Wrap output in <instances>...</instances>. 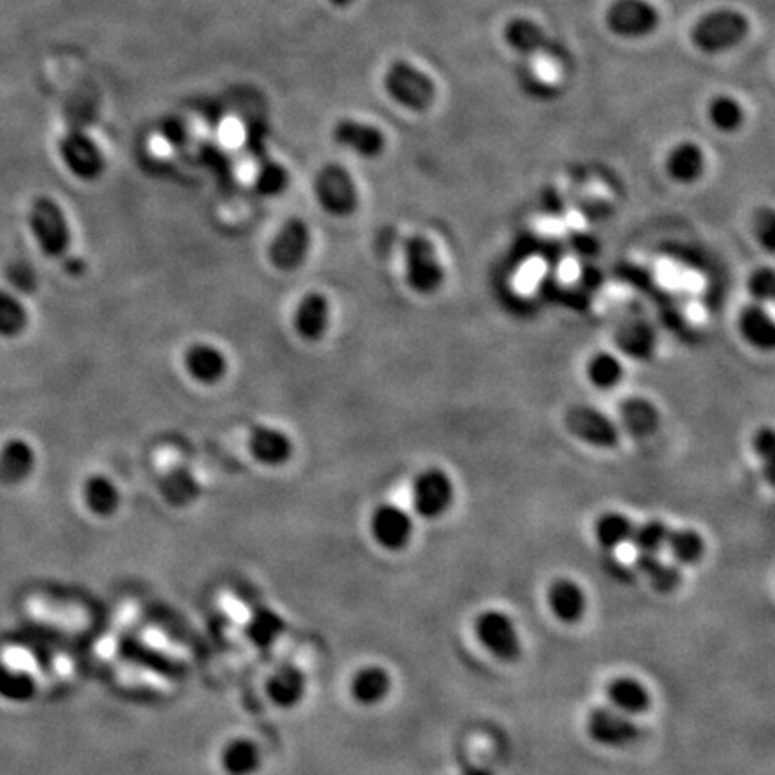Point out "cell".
<instances>
[{
	"mask_svg": "<svg viewBox=\"0 0 775 775\" xmlns=\"http://www.w3.org/2000/svg\"><path fill=\"white\" fill-rule=\"evenodd\" d=\"M460 775H494L488 768L483 767H471L467 768V770H463L462 774Z\"/></svg>",
	"mask_w": 775,
	"mask_h": 775,
	"instance_id": "43",
	"label": "cell"
},
{
	"mask_svg": "<svg viewBox=\"0 0 775 775\" xmlns=\"http://www.w3.org/2000/svg\"><path fill=\"white\" fill-rule=\"evenodd\" d=\"M587 734L598 745L623 749L636 743L643 731L632 716L623 715L614 707H596L587 716Z\"/></svg>",
	"mask_w": 775,
	"mask_h": 775,
	"instance_id": "9",
	"label": "cell"
},
{
	"mask_svg": "<svg viewBox=\"0 0 775 775\" xmlns=\"http://www.w3.org/2000/svg\"><path fill=\"white\" fill-rule=\"evenodd\" d=\"M219 767L225 775H255L262 767V749L248 736H234L219 750Z\"/></svg>",
	"mask_w": 775,
	"mask_h": 775,
	"instance_id": "23",
	"label": "cell"
},
{
	"mask_svg": "<svg viewBox=\"0 0 775 775\" xmlns=\"http://www.w3.org/2000/svg\"><path fill=\"white\" fill-rule=\"evenodd\" d=\"M248 449L255 462L271 469L286 465L295 453V445L289 435L270 426L253 427L248 436Z\"/></svg>",
	"mask_w": 775,
	"mask_h": 775,
	"instance_id": "16",
	"label": "cell"
},
{
	"mask_svg": "<svg viewBox=\"0 0 775 775\" xmlns=\"http://www.w3.org/2000/svg\"><path fill=\"white\" fill-rule=\"evenodd\" d=\"M666 548L670 549L671 557L682 566H695L704 557V539L695 530L680 528L668 535Z\"/></svg>",
	"mask_w": 775,
	"mask_h": 775,
	"instance_id": "31",
	"label": "cell"
},
{
	"mask_svg": "<svg viewBox=\"0 0 775 775\" xmlns=\"http://www.w3.org/2000/svg\"><path fill=\"white\" fill-rule=\"evenodd\" d=\"M6 279H8L11 288L24 293V295H31L38 288V275H36L35 268L24 261H15L13 264H9Z\"/></svg>",
	"mask_w": 775,
	"mask_h": 775,
	"instance_id": "40",
	"label": "cell"
},
{
	"mask_svg": "<svg viewBox=\"0 0 775 775\" xmlns=\"http://www.w3.org/2000/svg\"><path fill=\"white\" fill-rule=\"evenodd\" d=\"M36 456L31 444L22 438H13L0 451V479L6 483H20L31 476Z\"/></svg>",
	"mask_w": 775,
	"mask_h": 775,
	"instance_id": "29",
	"label": "cell"
},
{
	"mask_svg": "<svg viewBox=\"0 0 775 775\" xmlns=\"http://www.w3.org/2000/svg\"><path fill=\"white\" fill-rule=\"evenodd\" d=\"M311 250V230L304 219L291 218L270 244V262L280 271L298 270Z\"/></svg>",
	"mask_w": 775,
	"mask_h": 775,
	"instance_id": "10",
	"label": "cell"
},
{
	"mask_svg": "<svg viewBox=\"0 0 775 775\" xmlns=\"http://www.w3.org/2000/svg\"><path fill=\"white\" fill-rule=\"evenodd\" d=\"M548 603L555 618L566 625L582 621L587 610V598L582 587L569 578H558L549 585Z\"/></svg>",
	"mask_w": 775,
	"mask_h": 775,
	"instance_id": "26",
	"label": "cell"
},
{
	"mask_svg": "<svg viewBox=\"0 0 775 775\" xmlns=\"http://www.w3.org/2000/svg\"><path fill=\"white\" fill-rule=\"evenodd\" d=\"M314 194L327 214L334 218H349L359 207L358 185L349 169L340 164H327L314 180Z\"/></svg>",
	"mask_w": 775,
	"mask_h": 775,
	"instance_id": "5",
	"label": "cell"
},
{
	"mask_svg": "<svg viewBox=\"0 0 775 775\" xmlns=\"http://www.w3.org/2000/svg\"><path fill=\"white\" fill-rule=\"evenodd\" d=\"M564 426L578 442L591 445L594 449H614L621 438L618 422L589 404H575L569 408Z\"/></svg>",
	"mask_w": 775,
	"mask_h": 775,
	"instance_id": "6",
	"label": "cell"
},
{
	"mask_svg": "<svg viewBox=\"0 0 775 775\" xmlns=\"http://www.w3.org/2000/svg\"><path fill=\"white\" fill-rule=\"evenodd\" d=\"M607 697H609L610 707L628 716L643 715L652 704L648 689L632 677H619L612 680L607 688Z\"/></svg>",
	"mask_w": 775,
	"mask_h": 775,
	"instance_id": "28",
	"label": "cell"
},
{
	"mask_svg": "<svg viewBox=\"0 0 775 775\" xmlns=\"http://www.w3.org/2000/svg\"><path fill=\"white\" fill-rule=\"evenodd\" d=\"M747 291L752 302L768 305L774 302L775 297V271L772 266H759L750 271L747 277Z\"/></svg>",
	"mask_w": 775,
	"mask_h": 775,
	"instance_id": "38",
	"label": "cell"
},
{
	"mask_svg": "<svg viewBox=\"0 0 775 775\" xmlns=\"http://www.w3.org/2000/svg\"><path fill=\"white\" fill-rule=\"evenodd\" d=\"M60 155L63 164L79 180L94 182L105 173L103 151L83 131H70L61 139Z\"/></svg>",
	"mask_w": 775,
	"mask_h": 775,
	"instance_id": "11",
	"label": "cell"
},
{
	"mask_svg": "<svg viewBox=\"0 0 775 775\" xmlns=\"http://www.w3.org/2000/svg\"><path fill=\"white\" fill-rule=\"evenodd\" d=\"M289 173L286 167L280 166L277 162H268L259 169L257 178H255V189L261 196H280L282 192L288 189Z\"/></svg>",
	"mask_w": 775,
	"mask_h": 775,
	"instance_id": "37",
	"label": "cell"
},
{
	"mask_svg": "<svg viewBox=\"0 0 775 775\" xmlns=\"http://www.w3.org/2000/svg\"><path fill=\"white\" fill-rule=\"evenodd\" d=\"M749 27V20L740 11L716 9L693 27V42L704 53H723L741 44L749 35Z\"/></svg>",
	"mask_w": 775,
	"mask_h": 775,
	"instance_id": "3",
	"label": "cell"
},
{
	"mask_svg": "<svg viewBox=\"0 0 775 775\" xmlns=\"http://www.w3.org/2000/svg\"><path fill=\"white\" fill-rule=\"evenodd\" d=\"M670 535V528L659 519H650L646 523L634 526L630 542L641 555H657L662 548H666V540Z\"/></svg>",
	"mask_w": 775,
	"mask_h": 775,
	"instance_id": "35",
	"label": "cell"
},
{
	"mask_svg": "<svg viewBox=\"0 0 775 775\" xmlns=\"http://www.w3.org/2000/svg\"><path fill=\"white\" fill-rule=\"evenodd\" d=\"M384 88L397 105L411 112H426L435 103L436 85L410 61H395L384 74Z\"/></svg>",
	"mask_w": 775,
	"mask_h": 775,
	"instance_id": "2",
	"label": "cell"
},
{
	"mask_svg": "<svg viewBox=\"0 0 775 775\" xmlns=\"http://www.w3.org/2000/svg\"><path fill=\"white\" fill-rule=\"evenodd\" d=\"M27 323L26 305L11 291L0 289V338H17L26 331Z\"/></svg>",
	"mask_w": 775,
	"mask_h": 775,
	"instance_id": "32",
	"label": "cell"
},
{
	"mask_svg": "<svg viewBox=\"0 0 775 775\" xmlns=\"http://www.w3.org/2000/svg\"><path fill=\"white\" fill-rule=\"evenodd\" d=\"M506 40L512 49L521 54H546V56H562V51L555 40H551L542 27L537 26L528 18H515L506 26Z\"/></svg>",
	"mask_w": 775,
	"mask_h": 775,
	"instance_id": "24",
	"label": "cell"
},
{
	"mask_svg": "<svg viewBox=\"0 0 775 775\" xmlns=\"http://www.w3.org/2000/svg\"><path fill=\"white\" fill-rule=\"evenodd\" d=\"M392 691V675L379 664L359 668L349 682L352 700L361 707H375L384 702Z\"/></svg>",
	"mask_w": 775,
	"mask_h": 775,
	"instance_id": "20",
	"label": "cell"
},
{
	"mask_svg": "<svg viewBox=\"0 0 775 775\" xmlns=\"http://www.w3.org/2000/svg\"><path fill=\"white\" fill-rule=\"evenodd\" d=\"M707 158L704 149L695 142H680L666 155L664 169L671 182L679 185H693L706 175Z\"/></svg>",
	"mask_w": 775,
	"mask_h": 775,
	"instance_id": "19",
	"label": "cell"
},
{
	"mask_svg": "<svg viewBox=\"0 0 775 775\" xmlns=\"http://www.w3.org/2000/svg\"><path fill=\"white\" fill-rule=\"evenodd\" d=\"M585 379L598 392H612L625 379V365L618 354L598 350L585 361Z\"/></svg>",
	"mask_w": 775,
	"mask_h": 775,
	"instance_id": "27",
	"label": "cell"
},
{
	"mask_svg": "<svg viewBox=\"0 0 775 775\" xmlns=\"http://www.w3.org/2000/svg\"><path fill=\"white\" fill-rule=\"evenodd\" d=\"M329 2H331L332 6H336V8H347L354 0H329Z\"/></svg>",
	"mask_w": 775,
	"mask_h": 775,
	"instance_id": "44",
	"label": "cell"
},
{
	"mask_svg": "<svg viewBox=\"0 0 775 775\" xmlns=\"http://www.w3.org/2000/svg\"><path fill=\"white\" fill-rule=\"evenodd\" d=\"M476 636L490 654L503 662L521 657L523 645L512 618L501 610H485L476 619Z\"/></svg>",
	"mask_w": 775,
	"mask_h": 775,
	"instance_id": "8",
	"label": "cell"
},
{
	"mask_svg": "<svg viewBox=\"0 0 775 775\" xmlns=\"http://www.w3.org/2000/svg\"><path fill=\"white\" fill-rule=\"evenodd\" d=\"M27 223L38 248L47 257H61L69 250V221L58 201L49 196L36 198L29 209Z\"/></svg>",
	"mask_w": 775,
	"mask_h": 775,
	"instance_id": "4",
	"label": "cell"
},
{
	"mask_svg": "<svg viewBox=\"0 0 775 775\" xmlns=\"http://www.w3.org/2000/svg\"><path fill=\"white\" fill-rule=\"evenodd\" d=\"M331 322V302L320 291L307 293L297 305L293 325L304 341L322 340Z\"/></svg>",
	"mask_w": 775,
	"mask_h": 775,
	"instance_id": "18",
	"label": "cell"
},
{
	"mask_svg": "<svg viewBox=\"0 0 775 775\" xmlns=\"http://www.w3.org/2000/svg\"><path fill=\"white\" fill-rule=\"evenodd\" d=\"M307 689V677L295 664H282L277 670L271 671L264 684V693L271 706L280 711H293L302 706L307 697Z\"/></svg>",
	"mask_w": 775,
	"mask_h": 775,
	"instance_id": "14",
	"label": "cell"
},
{
	"mask_svg": "<svg viewBox=\"0 0 775 775\" xmlns=\"http://www.w3.org/2000/svg\"><path fill=\"white\" fill-rule=\"evenodd\" d=\"M370 535L379 548L402 551L413 535L411 515L399 505L383 503L370 515Z\"/></svg>",
	"mask_w": 775,
	"mask_h": 775,
	"instance_id": "12",
	"label": "cell"
},
{
	"mask_svg": "<svg viewBox=\"0 0 775 775\" xmlns=\"http://www.w3.org/2000/svg\"><path fill=\"white\" fill-rule=\"evenodd\" d=\"M453 479L438 467H429L418 472L411 483V503L413 510L422 519L433 521L442 517L453 506Z\"/></svg>",
	"mask_w": 775,
	"mask_h": 775,
	"instance_id": "7",
	"label": "cell"
},
{
	"mask_svg": "<svg viewBox=\"0 0 775 775\" xmlns=\"http://www.w3.org/2000/svg\"><path fill=\"white\" fill-rule=\"evenodd\" d=\"M752 447L754 453L758 456L761 463L765 465V472L770 483H774L775 474V433L770 426L759 427L756 435L752 438Z\"/></svg>",
	"mask_w": 775,
	"mask_h": 775,
	"instance_id": "39",
	"label": "cell"
},
{
	"mask_svg": "<svg viewBox=\"0 0 775 775\" xmlns=\"http://www.w3.org/2000/svg\"><path fill=\"white\" fill-rule=\"evenodd\" d=\"M404 255V280L406 286L418 297H433L444 288L445 268L436 244L424 236L413 234L406 237L402 246Z\"/></svg>",
	"mask_w": 775,
	"mask_h": 775,
	"instance_id": "1",
	"label": "cell"
},
{
	"mask_svg": "<svg viewBox=\"0 0 775 775\" xmlns=\"http://www.w3.org/2000/svg\"><path fill=\"white\" fill-rule=\"evenodd\" d=\"M637 569L648 576L650 584L654 585L659 593H671L682 582V573L677 566H671L659 560L657 555H641L636 560Z\"/></svg>",
	"mask_w": 775,
	"mask_h": 775,
	"instance_id": "30",
	"label": "cell"
},
{
	"mask_svg": "<svg viewBox=\"0 0 775 775\" xmlns=\"http://www.w3.org/2000/svg\"><path fill=\"white\" fill-rule=\"evenodd\" d=\"M83 268H85V264H83L81 259H72L67 270H69L70 275H79V273L83 271Z\"/></svg>",
	"mask_w": 775,
	"mask_h": 775,
	"instance_id": "42",
	"label": "cell"
},
{
	"mask_svg": "<svg viewBox=\"0 0 775 775\" xmlns=\"http://www.w3.org/2000/svg\"><path fill=\"white\" fill-rule=\"evenodd\" d=\"M632 530H634V524L627 515L607 512L598 519L594 533L603 548L616 549L623 546L625 542H630Z\"/></svg>",
	"mask_w": 775,
	"mask_h": 775,
	"instance_id": "33",
	"label": "cell"
},
{
	"mask_svg": "<svg viewBox=\"0 0 775 775\" xmlns=\"http://www.w3.org/2000/svg\"><path fill=\"white\" fill-rule=\"evenodd\" d=\"M754 234L759 246H763L768 253L774 252L775 244V214L772 209H763L754 219Z\"/></svg>",
	"mask_w": 775,
	"mask_h": 775,
	"instance_id": "41",
	"label": "cell"
},
{
	"mask_svg": "<svg viewBox=\"0 0 775 775\" xmlns=\"http://www.w3.org/2000/svg\"><path fill=\"white\" fill-rule=\"evenodd\" d=\"M607 24L616 35L641 38L654 33L659 13L646 0H616L607 11Z\"/></svg>",
	"mask_w": 775,
	"mask_h": 775,
	"instance_id": "13",
	"label": "cell"
},
{
	"mask_svg": "<svg viewBox=\"0 0 775 775\" xmlns=\"http://www.w3.org/2000/svg\"><path fill=\"white\" fill-rule=\"evenodd\" d=\"M183 365L196 383L207 386L218 384L228 370L227 356L209 343H194L185 350Z\"/></svg>",
	"mask_w": 775,
	"mask_h": 775,
	"instance_id": "21",
	"label": "cell"
},
{
	"mask_svg": "<svg viewBox=\"0 0 775 775\" xmlns=\"http://www.w3.org/2000/svg\"><path fill=\"white\" fill-rule=\"evenodd\" d=\"M618 426L634 438H648L661 426V411L646 397H627L619 406Z\"/></svg>",
	"mask_w": 775,
	"mask_h": 775,
	"instance_id": "22",
	"label": "cell"
},
{
	"mask_svg": "<svg viewBox=\"0 0 775 775\" xmlns=\"http://www.w3.org/2000/svg\"><path fill=\"white\" fill-rule=\"evenodd\" d=\"M709 121L722 133H734L745 122V112L740 103L731 96H716L707 108Z\"/></svg>",
	"mask_w": 775,
	"mask_h": 775,
	"instance_id": "34",
	"label": "cell"
},
{
	"mask_svg": "<svg viewBox=\"0 0 775 775\" xmlns=\"http://www.w3.org/2000/svg\"><path fill=\"white\" fill-rule=\"evenodd\" d=\"M81 497L85 508L97 519L114 517L122 505L121 490L105 474L88 476L81 488Z\"/></svg>",
	"mask_w": 775,
	"mask_h": 775,
	"instance_id": "25",
	"label": "cell"
},
{
	"mask_svg": "<svg viewBox=\"0 0 775 775\" xmlns=\"http://www.w3.org/2000/svg\"><path fill=\"white\" fill-rule=\"evenodd\" d=\"M334 140L343 146L358 153L361 157H381L386 149V137L377 126L366 122L343 119L334 128Z\"/></svg>",
	"mask_w": 775,
	"mask_h": 775,
	"instance_id": "17",
	"label": "cell"
},
{
	"mask_svg": "<svg viewBox=\"0 0 775 775\" xmlns=\"http://www.w3.org/2000/svg\"><path fill=\"white\" fill-rule=\"evenodd\" d=\"M618 341L627 354L645 359L654 352V332L645 323H628L618 334Z\"/></svg>",
	"mask_w": 775,
	"mask_h": 775,
	"instance_id": "36",
	"label": "cell"
},
{
	"mask_svg": "<svg viewBox=\"0 0 775 775\" xmlns=\"http://www.w3.org/2000/svg\"><path fill=\"white\" fill-rule=\"evenodd\" d=\"M736 329L743 343L758 352H772L775 349L774 316L770 314L767 305H743L736 318Z\"/></svg>",
	"mask_w": 775,
	"mask_h": 775,
	"instance_id": "15",
	"label": "cell"
}]
</instances>
